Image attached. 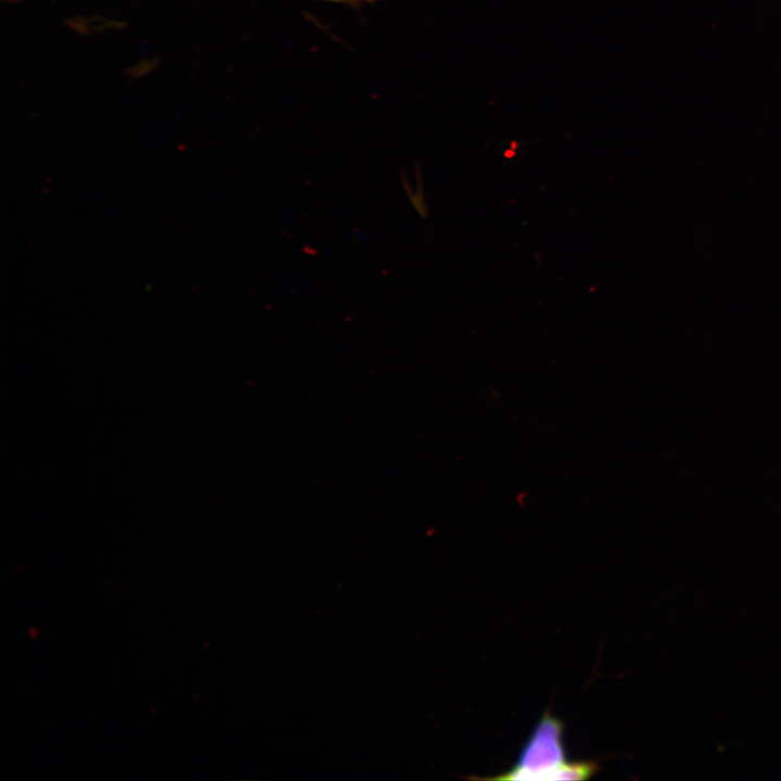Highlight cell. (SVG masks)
I'll return each instance as SVG.
<instances>
[{"label":"cell","mask_w":781,"mask_h":781,"mask_svg":"<svg viewBox=\"0 0 781 781\" xmlns=\"http://www.w3.org/2000/svg\"><path fill=\"white\" fill-rule=\"evenodd\" d=\"M562 720L546 712L523 745L516 765L488 780H555L556 767L565 761Z\"/></svg>","instance_id":"6da1fadb"}]
</instances>
